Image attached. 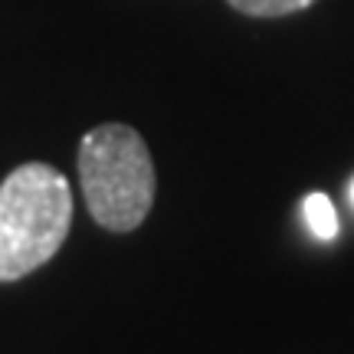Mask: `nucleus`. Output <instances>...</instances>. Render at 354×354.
I'll list each match as a JSON object with an SVG mask.
<instances>
[{
  "mask_svg": "<svg viewBox=\"0 0 354 354\" xmlns=\"http://www.w3.org/2000/svg\"><path fill=\"white\" fill-rule=\"evenodd\" d=\"M348 194H351V203H354V180H351V190H348Z\"/></svg>",
  "mask_w": 354,
  "mask_h": 354,
  "instance_id": "nucleus-5",
  "label": "nucleus"
},
{
  "mask_svg": "<svg viewBox=\"0 0 354 354\" xmlns=\"http://www.w3.org/2000/svg\"><path fill=\"white\" fill-rule=\"evenodd\" d=\"M73 190L56 167L30 161L0 184V282L46 266L69 236Z\"/></svg>",
  "mask_w": 354,
  "mask_h": 354,
  "instance_id": "nucleus-1",
  "label": "nucleus"
},
{
  "mask_svg": "<svg viewBox=\"0 0 354 354\" xmlns=\"http://www.w3.org/2000/svg\"><path fill=\"white\" fill-rule=\"evenodd\" d=\"M315 0H230V7H236L240 13L250 17H286V13L305 10Z\"/></svg>",
  "mask_w": 354,
  "mask_h": 354,
  "instance_id": "nucleus-4",
  "label": "nucleus"
},
{
  "mask_svg": "<svg viewBox=\"0 0 354 354\" xmlns=\"http://www.w3.org/2000/svg\"><path fill=\"white\" fill-rule=\"evenodd\" d=\"M79 180L88 214L105 230L128 233L151 214L154 161L131 125L109 122L88 131L79 145Z\"/></svg>",
  "mask_w": 354,
  "mask_h": 354,
  "instance_id": "nucleus-2",
  "label": "nucleus"
},
{
  "mask_svg": "<svg viewBox=\"0 0 354 354\" xmlns=\"http://www.w3.org/2000/svg\"><path fill=\"white\" fill-rule=\"evenodd\" d=\"M302 216L318 240L328 243L338 236V214H335V203H331L328 194H318V190L308 194L302 201Z\"/></svg>",
  "mask_w": 354,
  "mask_h": 354,
  "instance_id": "nucleus-3",
  "label": "nucleus"
}]
</instances>
